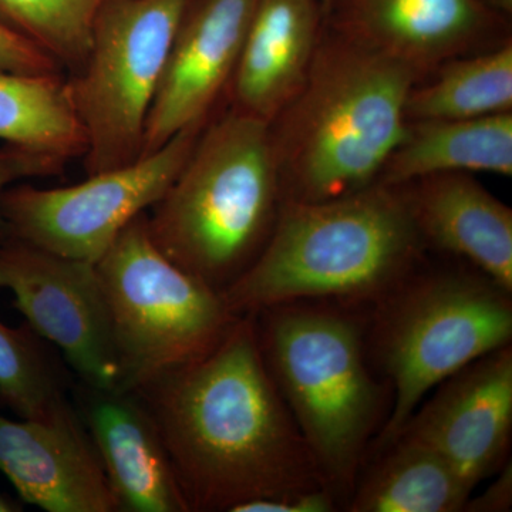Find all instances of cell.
Here are the masks:
<instances>
[{
  "label": "cell",
  "instance_id": "cell-1",
  "mask_svg": "<svg viewBox=\"0 0 512 512\" xmlns=\"http://www.w3.org/2000/svg\"><path fill=\"white\" fill-rule=\"evenodd\" d=\"M134 392L156 420L190 512L326 488L266 369L254 315L238 316L208 355Z\"/></svg>",
  "mask_w": 512,
  "mask_h": 512
},
{
  "label": "cell",
  "instance_id": "cell-2",
  "mask_svg": "<svg viewBox=\"0 0 512 512\" xmlns=\"http://www.w3.org/2000/svg\"><path fill=\"white\" fill-rule=\"evenodd\" d=\"M369 309L298 301L254 315L266 369L323 485L345 510L393 402L392 387L376 372L367 349Z\"/></svg>",
  "mask_w": 512,
  "mask_h": 512
},
{
  "label": "cell",
  "instance_id": "cell-3",
  "mask_svg": "<svg viewBox=\"0 0 512 512\" xmlns=\"http://www.w3.org/2000/svg\"><path fill=\"white\" fill-rule=\"evenodd\" d=\"M417 82L412 70L323 25L305 82L269 123L284 201L335 200L376 184Z\"/></svg>",
  "mask_w": 512,
  "mask_h": 512
},
{
  "label": "cell",
  "instance_id": "cell-4",
  "mask_svg": "<svg viewBox=\"0 0 512 512\" xmlns=\"http://www.w3.org/2000/svg\"><path fill=\"white\" fill-rule=\"evenodd\" d=\"M399 188L373 184L318 202H282L264 251L222 292L234 315L298 301L373 305L426 261Z\"/></svg>",
  "mask_w": 512,
  "mask_h": 512
},
{
  "label": "cell",
  "instance_id": "cell-5",
  "mask_svg": "<svg viewBox=\"0 0 512 512\" xmlns=\"http://www.w3.org/2000/svg\"><path fill=\"white\" fill-rule=\"evenodd\" d=\"M282 202L269 124L224 101L147 214L148 232L175 265L224 292L264 251Z\"/></svg>",
  "mask_w": 512,
  "mask_h": 512
},
{
  "label": "cell",
  "instance_id": "cell-6",
  "mask_svg": "<svg viewBox=\"0 0 512 512\" xmlns=\"http://www.w3.org/2000/svg\"><path fill=\"white\" fill-rule=\"evenodd\" d=\"M512 340V292L464 264L417 266L370 305L367 349L392 387L376 450L392 443L437 384Z\"/></svg>",
  "mask_w": 512,
  "mask_h": 512
},
{
  "label": "cell",
  "instance_id": "cell-7",
  "mask_svg": "<svg viewBox=\"0 0 512 512\" xmlns=\"http://www.w3.org/2000/svg\"><path fill=\"white\" fill-rule=\"evenodd\" d=\"M147 214L131 221L96 262L113 325L119 389L130 392L208 355L238 319L222 292L157 248Z\"/></svg>",
  "mask_w": 512,
  "mask_h": 512
},
{
  "label": "cell",
  "instance_id": "cell-8",
  "mask_svg": "<svg viewBox=\"0 0 512 512\" xmlns=\"http://www.w3.org/2000/svg\"><path fill=\"white\" fill-rule=\"evenodd\" d=\"M190 0H107L79 73L67 77L87 138V175L143 156L148 114Z\"/></svg>",
  "mask_w": 512,
  "mask_h": 512
},
{
  "label": "cell",
  "instance_id": "cell-9",
  "mask_svg": "<svg viewBox=\"0 0 512 512\" xmlns=\"http://www.w3.org/2000/svg\"><path fill=\"white\" fill-rule=\"evenodd\" d=\"M207 121L185 128L134 163L87 175L80 184L12 185L0 198L9 238L96 264L121 231L150 211L174 183Z\"/></svg>",
  "mask_w": 512,
  "mask_h": 512
},
{
  "label": "cell",
  "instance_id": "cell-10",
  "mask_svg": "<svg viewBox=\"0 0 512 512\" xmlns=\"http://www.w3.org/2000/svg\"><path fill=\"white\" fill-rule=\"evenodd\" d=\"M0 288L12 293L26 325L62 352L77 382L119 389L109 303L96 264L8 238L0 244Z\"/></svg>",
  "mask_w": 512,
  "mask_h": 512
},
{
  "label": "cell",
  "instance_id": "cell-11",
  "mask_svg": "<svg viewBox=\"0 0 512 512\" xmlns=\"http://www.w3.org/2000/svg\"><path fill=\"white\" fill-rule=\"evenodd\" d=\"M326 29L426 79L441 63L511 42V20L477 0H322Z\"/></svg>",
  "mask_w": 512,
  "mask_h": 512
},
{
  "label": "cell",
  "instance_id": "cell-12",
  "mask_svg": "<svg viewBox=\"0 0 512 512\" xmlns=\"http://www.w3.org/2000/svg\"><path fill=\"white\" fill-rule=\"evenodd\" d=\"M433 390L399 436L436 450L474 491L510 460L512 346L481 356Z\"/></svg>",
  "mask_w": 512,
  "mask_h": 512
},
{
  "label": "cell",
  "instance_id": "cell-13",
  "mask_svg": "<svg viewBox=\"0 0 512 512\" xmlns=\"http://www.w3.org/2000/svg\"><path fill=\"white\" fill-rule=\"evenodd\" d=\"M255 3H187L148 114L143 156L163 147L185 128L207 121L224 103Z\"/></svg>",
  "mask_w": 512,
  "mask_h": 512
},
{
  "label": "cell",
  "instance_id": "cell-14",
  "mask_svg": "<svg viewBox=\"0 0 512 512\" xmlns=\"http://www.w3.org/2000/svg\"><path fill=\"white\" fill-rule=\"evenodd\" d=\"M72 399L119 511L190 512L156 420L136 392L74 382Z\"/></svg>",
  "mask_w": 512,
  "mask_h": 512
},
{
  "label": "cell",
  "instance_id": "cell-15",
  "mask_svg": "<svg viewBox=\"0 0 512 512\" xmlns=\"http://www.w3.org/2000/svg\"><path fill=\"white\" fill-rule=\"evenodd\" d=\"M0 471L47 512L119 511L77 410L52 421L0 416Z\"/></svg>",
  "mask_w": 512,
  "mask_h": 512
},
{
  "label": "cell",
  "instance_id": "cell-16",
  "mask_svg": "<svg viewBox=\"0 0 512 512\" xmlns=\"http://www.w3.org/2000/svg\"><path fill=\"white\" fill-rule=\"evenodd\" d=\"M397 188L427 251L454 256L512 292V210L474 174L427 175Z\"/></svg>",
  "mask_w": 512,
  "mask_h": 512
},
{
  "label": "cell",
  "instance_id": "cell-17",
  "mask_svg": "<svg viewBox=\"0 0 512 512\" xmlns=\"http://www.w3.org/2000/svg\"><path fill=\"white\" fill-rule=\"evenodd\" d=\"M322 32V0H256L225 103L271 123L305 82Z\"/></svg>",
  "mask_w": 512,
  "mask_h": 512
},
{
  "label": "cell",
  "instance_id": "cell-18",
  "mask_svg": "<svg viewBox=\"0 0 512 512\" xmlns=\"http://www.w3.org/2000/svg\"><path fill=\"white\" fill-rule=\"evenodd\" d=\"M512 175V113L467 120L406 121L376 184L412 183L427 175Z\"/></svg>",
  "mask_w": 512,
  "mask_h": 512
},
{
  "label": "cell",
  "instance_id": "cell-19",
  "mask_svg": "<svg viewBox=\"0 0 512 512\" xmlns=\"http://www.w3.org/2000/svg\"><path fill=\"white\" fill-rule=\"evenodd\" d=\"M375 454L346 511L458 512L473 494L446 458L412 437L399 436Z\"/></svg>",
  "mask_w": 512,
  "mask_h": 512
},
{
  "label": "cell",
  "instance_id": "cell-20",
  "mask_svg": "<svg viewBox=\"0 0 512 512\" xmlns=\"http://www.w3.org/2000/svg\"><path fill=\"white\" fill-rule=\"evenodd\" d=\"M0 141L66 161L84 157L86 133L63 73L0 69Z\"/></svg>",
  "mask_w": 512,
  "mask_h": 512
},
{
  "label": "cell",
  "instance_id": "cell-21",
  "mask_svg": "<svg viewBox=\"0 0 512 512\" xmlns=\"http://www.w3.org/2000/svg\"><path fill=\"white\" fill-rule=\"evenodd\" d=\"M406 121L467 120L512 113V40L441 63L407 94Z\"/></svg>",
  "mask_w": 512,
  "mask_h": 512
},
{
  "label": "cell",
  "instance_id": "cell-22",
  "mask_svg": "<svg viewBox=\"0 0 512 512\" xmlns=\"http://www.w3.org/2000/svg\"><path fill=\"white\" fill-rule=\"evenodd\" d=\"M72 379L28 325L0 322V400L22 419L52 421L76 413Z\"/></svg>",
  "mask_w": 512,
  "mask_h": 512
},
{
  "label": "cell",
  "instance_id": "cell-23",
  "mask_svg": "<svg viewBox=\"0 0 512 512\" xmlns=\"http://www.w3.org/2000/svg\"><path fill=\"white\" fill-rule=\"evenodd\" d=\"M107 0H0V22L47 53L69 76L92 47L94 23Z\"/></svg>",
  "mask_w": 512,
  "mask_h": 512
},
{
  "label": "cell",
  "instance_id": "cell-24",
  "mask_svg": "<svg viewBox=\"0 0 512 512\" xmlns=\"http://www.w3.org/2000/svg\"><path fill=\"white\" fill-rule=\"evenodd\" d=\"M66 164L63 158L3 144L0 147V198L12 185L62 174ZM8 238V227L0 212V244Z\"/></svg>",
  "mask_w": 512,
  "mask_h": 512
},
{
  "label": "cell",
  "instance_id": "cell-25",
  "mask_svg": "<svg viewBox=\"0 0 512 512\" xmlns=\"http://www.w3.org/2000/svg\"><path fill=\"white\" fill-rule=\"evenodd\" d=\"M0 69L29 74L63 73L35 43L0 22Z\"/></svg>",
  "mask_w": 512,
  "mask_h": 512
},
{
  "label": "cell",
  "instance_id": "cell-26",
  "mask_svg": "<svg viewBox=\"0 0 512 512\" xmlns=\"http://www.w3.org/2000/svg\"><path fill=\"white\" fill-rule=\"evenodd\" d=\"M339 510L335 497L326 488L259 498L239 504L232 512H333Z\"/></svg>",
  "mask_w": 512,
  "mask_h": 512
},
{
  "label": "cell",
  "instance_id": "cell-27",
  "mask_svg": "<svg viewBox=\"0 0 512 512\" xmlns=\"http://www.w3.org/2000/svg\"><path fill=\"white\" fill-rule=\"evenodd\" d=\"M512 508V463L508 460L497 473L493 484L478 497H470L463 511L507 512Z\"/></svg>",
  "mask_w": 512,
  "mask_h": 512
},
{
  "label": "cell",
  "instance_id": "cell-28",
  "mask_svg": "<svg viewBox=\"0 0 512 512\" xmlns=\"http://www.w3.org/2000/svg\"><path fill=\"white\" fill-rule=\"evenodd\" d=\"M477 2L484 6L485 9L493 12L494 15L511 20L512 0H477Z\"/></svg>",
  "mask_w": 512,
  "mask_h": 512
},
{
  "label": "cell",
  "instance_id": "cell-29",
  "mask_svg": "<svg viewBox=\"0 0 512 512\" xmlns=\"http://www.w3.org/2000/svg\"><path fill=\"white\" fill-rule=\"evenodd\" d=\"M22 511L20 505L15 501L9 500V498L0 495V512H18Z\"/></svg>",
  "mask_w": 512,
  "mask_h": 512
}]
</instances>
